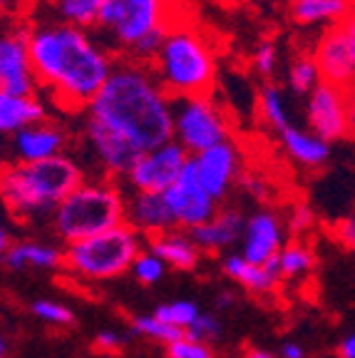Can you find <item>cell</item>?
Listing matches in <instances>:
<instances>
[{"mask_svg": "<svg viewBox=\"0 0 355 358\" xmlns=\"http://www.w3.org/2000/svg\"><path fill=\"white\" fill-rule=\"evenodd\" d=\"M340 358H355V331L345 336V341L340 343Z\"/></svg>", "mask_w": 355, "mask_h": 358, "instance_id": "43", "label": "cell"}, {"mask_svg": "<svg viewBox=\"0 0 355 358\" xmlns=\"http://www.w3.org/2000/svg\"><path fill=\"white\" fill-rule=\"evenodd\" d=\"M150 252L164 262V266H172L177 271H191L199 264V246L184 229H169L164 234H157L150 239Z\"/></svg>", "mask_w": 355, "mask_h": 358, "instance_id": "23", "label": "cell"}, {"mask_svg": "<svg viewBox=\"0 0 355 358\" xmlns=\"http://www.w3.org/2000/svg\"><path fill=\"white\" fill-rule=\"evenodd\" d=\"M278 140H281V147L286 150V155L294 159L298 167L305 169H318L328 162L331 157V145L323 142L321 137L311 132L305 127H286L283 132H278Z\"/></svg>", "mask_w": 355, "mask_h": 358, "instance_id": "22", "label": "cell"}, {"mask_svg": "<svg viewBox=\"0 0 355 358\" xmlns=\"http://www.w3.org/2000/svg\"><path fill=\"white\" fill-rule=\"evenodd\" d=\"M189 159L191 157L187 155V150L174 140H169L164 145L154 147V150H147L145 155L139 157L134 167L127 172L124 182H127L132 192L164 194L179 179V174L189 164Z\"/></svg>", "mask_w": 355, "mask_h": 358, "instance_id": "9", "label": "cell"}, {"mask_svg": "<svg viewBox=\"0 0 355 358\" xmlns=\"http://www.w3.org/2000/svg\"><path fill=\"white\" fill-rule=\"evenodd\" d=\"M335 239L355 252V217H345L335 224Z\"/></svg>", "mask_w": 355, "mask_h": 358, "instance_id": "39", "label": "cell"}, {"mask_svg": "<svg viewBox=\"0 0 355 358\" xmlns=\"http://www.w3.org/2000/svg\"><path fill=\"white\" fill-rule=\"evenodd\" d=\"M254 67H256V73L263 75V78H271V75L276 73V67H278V50H276V45H273L271 40L261 43L254 50Z\"/></svg>", "mask_w": 355, "mask_h": 358, "instance_id": "36", "label": "cell"}, {"mask_svg": "<svg viewBox=\"0 0 355 358\" xmlns=\"http://www.w3.org/2000/svg\"><path fill=\"white\" fill-rule=\"evenodd\" d=\"M164 199H167V207L172 212L177 229L184 231H191L196 227H201L204 222H209L219 209L217 201L211 199L204 187H201L191 159L182 169L177 182L164 192Z\"/></svg>", "mask_w": 355, "mask_h": 358, "instance_id": "11", "label": "cell"}, {"mask_svg": "<svg viewBox=\"0 0 355 358\" xmlns=\"http://www.w3.org/2000/svg\"><path fill=\"white\" fill-rule=\"evenodd\" d=\"M45 102L38 95L22 97L0 90V134H17L35 122H43Z\"/></svg>", "mask_w": 355, "mask_h": 358, "instance_id": "24", "label": "cell"}, {"mask_svg": "<svg viewBox=\"0 0 355 358\" xmlns=\"http://www.w3.org/2000/svg\"><path fill=\"white\" fill-rule=\"evenodd\" d=\"M350 217H355V201H353V214H350Z\"/></svg>", "mask_w": 355, "mask_h": 358, "instance_id": "48", "label": "cell"}, {"mask_svg": "<svg viewBox=\"0 0 355 358\" xmlns=\"http://www.w3.org/2000/svg\"><path fill=\"white\" fill-rule=\"evenodd\" d=\"M286 83H289L291 92H294V95H298V97H308L313 90L323 83L321 70H318L313 52H298V55L291 60Z\"/></svg>", "mask_w": 355, "mask_h": 358, "instance_id": "28", "label": "cell"}, {"mask_svg": "<svg viewBox=\"0 0 355 358\" xmlns=\"http://www.w3.org/2000/svg\"><path fill=\"white\" fill-rule=\"evenodd\" d=\"M65 145V129L60 124L50 122V120L35 122L30 127L20 129L17 134H13V155H15V162L20 164H35L52 159V157H60Z\"/></svg>", "mask_w": 355, "mask_h": 358, "instance_id": "18", "label": "cell"}, {"mask_svg": "<svg viewBox=\"0 0 355 358\" xmlns=\"http://www.w3.org/2000/svg\"><path fill=\"white\" fill-rule=\"evenodd\" d=\"M132 334L145 336V338H150V341H159V343H167L169 346V343L182 338L184 331L164 324V321L157 319L154 313H150V316H137V319H132Z\"/></svg>", "mask_w": 355, "mask_h": 358, "instance_id": "30", "label": "cell"}, {"mask_svg": "<svg viewBox=\"0 0 355 358\" xmlns=\"http://www.w3.org/2000/svg\"><path fill=\"white\" fill-rule=\"evenodd\" d=\"M244 227H246V217L239 207H219L217 214L209 222L191 229L189 236L199 246V252L219 254L231 249L244 236Z\"/></svg>", "mask_w": 355, "mask_h": 358, "instance_id": "20", "label": "cell"}, {"mask_svg": "<svg viewBox=\"0 0 355 358\" xmlns=\"http://www.w3.org/2000/svg\"><path fill=\"white\" fill-rule=\"evenodd\" d=\"M231 303H233L231 294H224V299H222V306H231Z\"/></svg>", "mask_w": 355, "mask_h": 358, "instance_id": "47", "label": "cell"}, {"mask_svg": "<svg viewBox=\"0 0 355 358\" xmlns=\"http://www.w3.org/2000/svg\"><path fill=\"white\" fill-rule=\"evenodd\" d=\"M278 268H281V279H296V276L308 274L313 268V252L300 239L289 241L278 252Z\"/></svg>", "mask_w": 355, "mask_h": 358, "instance_id": "29", "label": "cell"}, {"mask_svg": "<svg viewBox=\"0 0 355 358\" xmlns=\"http://www.w3.org/2000/svg\"><path fill=\"white\" fill-rule=\"evenodd\" d=\"M191 164H194L201 187L217 204L226 199L233 185L241 179V152L231 140L191 157Z\"/></svg>", "mask_w": 355, "mask_h": 358, "instance_id": "13", "label": "cell"}, {"mask_svg": "<svg viewBox=\"0 0 355 358\" xmlns=\"http://www.w3.org/2000/svg\"><path fill=\"white\" fill-rule=\"evenodd\" d=\"M259 112L261 120L273 129V132H283L286 127H291V107L278 85H263L259 92Z\"/></svg>", "mask_w": 355, "mask_h": 358, "instance_id": "27", "label": "cell"}, {"mask_svg": "<svg viewBox=\"0 0 355 358\" xmlns=\"http://www.w3.org/2000/svg\"><path fill=\"white\" fill-rule=\"evenodd\" d=\"M30 311H33V316H38L40 321H45V324H50V326H57V329L75 324L73 308H67L65 303H60V301H50V299L33 301Z\"/></svg>", "mask_w": 355, "mask_h": 358, "instance_id": "32", "label": "cell"}, {"mask_svg": "<svg viewBox=\"0 0 355 358\" xmlns=\"http://www.w3.org/2000/svg\"><path fill=\"white\" fill-rule=\"evenodd\" d=\"M348 129L355 134V85L348 87Z\"/></svg>", "mask_w": 355, "mask_h": 358, "instance_id": "42", "label": "cell"}, {"mask_svg": "<svg viewBox=\"0 0 355 358\" xmlns=\"http://www.w3.org/2000/svg\"><path fill=\"white\" fill-rule=\"evenodd\" d=\"M28 45L38 92L70 115L87 110L117 60L87 30L70 25H28Z\"/></svg>", "mask_w": 355, "mask_h": 358, "instance_id": "1", "label": "cell"}, {"mask_svg": "<svg viewBox=\"0 0 355 358\" xmlns=\"http://www.w3.org/2000/svg\"><path fill=\"white\" fill-rule=\"evenodd\" d=\"M164 262H161L159 257H154V254L147 249V252H139V257L134 259L132 264V271L134 279L139 281V284H145V286H152V284H159L161 276H164Z\"/></svg>", "mask_w": 355, "mask_h": 358, "instance_id": "33", "label": "cell"}, {"mask_svg": "<svg viewBox=\"0 0 355 358\" xmlns=\"http://www.w3.org/2000/svg\"><path fill=\"white\" fill-rule=\"evenodd\" d=\"M82 129H85V142H87L89 150H92L94 159H97V162L102 164V169L110 174V179L127 177V172L134 167V162L142 157V152H139L132 142L122 140L119 134L100 127V124L92 122V120L85 117Z\"/></svg>", "mask_w": 355, "mask_h": 358, "instance_id": "16", "label": "cell"}, {"mask_svg": "<svg viewBox=\"0 0 355 358\" xmlns=\"http://www.w3.org/2000/svg\"><path fill=\"white\" fill-rule=\"evenodd\" d=\"M167 356L169 358H214V351H211L209 343H201V341H194V338L182 336L179 341L167 346Z\"/></svg>", "mask_w": 355, "mask_h": 358, "instance_id": "35", "label": "cell"}, {"mask_svg": "<svg viewBox=\"0 0 355 358\" xmlns=\"http://www.w3.org/2000/svg\"><path fill=\"white\" fill-rule=\"evenodd\" d=\"M313 224H316V214L305 207V204H298V207L294 209V214L289 217V231L294 236H300V234H305V231H311Z\"/></svg>", "mask_w": 355, "mask_h": 358, "instance_id": "37", "label": "cell"}, {"mask_svg": "<svg viewBox=\"0 0 355 358\" xmlns=\"http://www.w3.org/2000/svg\"><path fill=\"white\" fill-rule=\"evenodd\" d=\"M343 30L348 33V38H350V45H353V50H355V3H353V8H350V13H348V17H345L343 22Z\"/></svg>", "mask_w": 355, "mask_h": 358, "instance_id": "41", "label": "cell"}, {"mask_svg": "<svg viewBox=\"0 0 355 358\" xmlns=\"http://www.w3.org/2000/svg\"><path fill=\"white\" fill-rule=\"evenodd\" d=\"M313 57H316L323 83L343 90L355 85V50L343 25H333L318 38Z\"/></svg>", "mask_w": 355, "mask_h": 358, "instance_id": "14", "label": "cell"}, {"mask_svg": "<svg viewBox=\"0 0 355 358\" xmlns=\"http://www.w3.org/2000/svg\"><path fill=\"white\" fill-rule=\"evenodd\" d=\"M157 83L172 100L209 97L217 85V52L209 38L191 25H174L150 62Z\"/></svg>", "mask_w": 355, "mask_h": 358, "instance_id": "5", "label": "cell"}, {"mask_svg": "<svg viewBox=\"0 0 355 358\" xmlns=\"http://www.w3.org/2000/svg\"><path fill=\"white\" fill-rule=\"evenodd\" d=\"M82 182V169L67 155L35 164L10 162L0 167V201L17 219L52 217L57 204Z\"/></svg>", "mask_w": 355, "mask_h": 358, "instance_id": "4", "label": "cell"}, {"mask_svg": "<svg viewBox=\"0 0 355 358\" xmlns=\"http://www.w3.org/2000/svg\"><path fill=\"white\" fill-rule=\"evenodd\" d=\"M94 351L107 353V356H115L124 348V336L117 334V331H102V334L94 336V343H92Z\"/></svg>", "mask_w": 355, "mask_h": 358, "instance_id": "38", "label": "cell"}, {"mask_svg": "<svg viewBox=\"0 0 355 358\" xmlns=\"http://www.w3.org/2000/svg\"><path fill=\"white\" fill-rule=\"evenodd\" d=\"M224 274L241 284L246 291L256 296H266L273 294L281 284V268H278V257L266 264H251L241 254H226L222 262Z\"/></svg>", "mask_w": 355, "mask_h": 358, "instance_id": "21", "label": "cell"}, {"mask_svg": "<svg viewBox=\"0 0 355 358\" xmlns=\"http://www.w3.org/2000/svg\"><path fill=\"white\" fill-rule=\"evenodd\" d=\"M10 249V234L6 231V227H0V257Z\"/></svg>", "mask_w": 355, "mask_h": 358, "instance_id": "44", "label": "cell"}, {"mask_svg": "<svg viewBox=\"0 0 355 358\" xmlns=\"http://www.w3.org/2000/svg\"><path fill=\"white\" fill-rule=\"evenodd\" d=\"M353 0H289L291 20L303 28L340 25L348 17Z\"/></svg>", "mask_w": 355, "mask_h": 358, "instance_id": "25", "label": "cell"}, {"mask_svg": "<svg viewBox=\"0 0 355 358\" xmlns=\"http://www.w3.org/2000/svg\"><path fill=\"white\" fill-rule=\"evenodd\" d=\"M278 358H305V351H303V346H300V343L289 341V343H283V346H281Z\"/></svg>", "mask_w": 355, "mask_h": 358, "instance_id": "40", "label": "cell"}, {"mask_svg": "<svg viewBox=\"0 0 355 358\" xmlns=\"http://www.w3.org/2000/svg\"><path fill=\"white\" fill-rule=\"evenodd\" d=\"M184 336H187V338H194V341H201V343H211L222 336V324H219V319L214 316V313L199 311V316L189 324V329L184 331Z\"/></svg>", "mask_w": 355, "mask_h": 358, "instance_id": "34", "label": "cell"}, {"mask_svg": "<svg viewBox=\"0 0 355 358\" xmlns=\"http://www.w3.org/2000/svg\"><path fill=\"white\" fill-rule=\"evenodd\" d=\"M127 227H132L139 236H152L164 234L169 229H177L174 217L167 207V199L164 194H157V192H132L127 196V219H124Z\"/></svg>", "mask_w": 355, "mask_h": 358, "instance_id": "19", "label": "cell"}, {"mask_svg": "<svg viewBox=\"0 0 355 358\" xmlns=\"http://www.w3.org/2000/svg\"><path fill=\"white\" fill-rule=\"evenodd\" d=\"M139 252H142L139 234L132 227L122 224L105 234L67 244L62 252V266L73 271L78 279L110 281L127 274Z\"/></svg>", "mask_w": 355, "mask_h": 358, "instance_id": "7", "label": "cell"}, {"mask_svg": "<svg viewBox=\"0 0 355 358\" xmlns=\"http://www.w3.org/2000/svg\"><path fill=\"white\" fill-rule=\"evenodd\" d=\"M107 0H33L30 25H70L94 30Z\"/></svg>", "mask_w": 355, "mask_h": 358, "instance_id": "17", "label": "cell"}, {"mask_svg": "<svg viewBox=\"0 0 355 358\" xmlns=\"http://www.w3.org/2000/svg\"><path fill=\"white\" fill-rule=\"evenodd\" d=\"M127 219V196L115 179L82 182L52 212V229L65 244L105 234Z\"/></svg>", "mask_w": 355, "mask_h": 358, "instance_id": "6", "label": "cell"}, {"mask_svg": "<svg viewBox=\"0 0 355 358\" xmlns=\"http://www.w3.org/2000/svg\"><path fill=\"white\" fill-rule=\"evenodd\" d=\"M85 117L132 142L142 155L172 140V97L145 62L115 60Z\"/></svg>", "mask_w": 355, "mask_h": 358, "instance_id": "2", "label": "cell"}, {"mask_svg": "<svg viewBox=\"0 0 355 358\" xmlns=\"http://www.w3.org/2000/svg\"><path fill=\"white\" fill-rule=\"evenodd\" d=\"M8 351H10V346H8L6 336H0V358H6V356H8Z\"/></svg>", "mask_w": 355, "mask_h": 358, "instance_id": "46", "label": "cell"}, {"mask_svg": "<svg viewBox=\"0 0 355 358\" xmlns=\"http://www.w3.org/2000/svg\"><path fill=\"white\" fill-rule=\"evenodd\" d=\"M177 25V0H107L100 13V45L119 60L150 65Z\"/></svg>", "mask_w": 355, "mask_h": 358, "instance_id": "3", "label": "cell"}, {"mask_svg": "<svg viewBox=\"0 0 355 358\" xmlns=\"http://www.w3.org/2000/svg\"><path fill=\"white\" fill-rule=\"evenodd\" d=\"M286 244V229L276 212L259 209L246 219L241 236V257L251 264H266L278 257Z\"/></svg>", "mask_w": 355, "mask_h": 358, "instance_id": "15", "label": "cell"}, {"mask_svg": "<svg viewBox=\"0 0 355 358\" xmlns=\"http://www.w3.org/2000/svg\"><path fill=\"white\" fill-rule=\"evenodd\" d=\"M246 358H276V356L263 351V348H249V351H246Z\"/></svg>", "mask_w": 355, "mask_h": 358, "instance_id": "45", "label": "cell"}, {"mask_svg": "<svg viewBox=\"0 0 355 358\" xmlns=\"http://www.w3.org/2000/svg\"><path fill=\"white\" fill-rule=\"evenodd\" d=\"M305 129H311L323 142L348 137V90L321 83L305 97Z\"/></svg>", "mask_w": 355, "mask_h": 358, "instance_id": "10", "label": "cell"}, {"mask_svg": "<svg viewBox=\"0 0 355 358\" xmlns=\"http://www.w3.org/2000/svg\"><path fill=\"white\" fill-rule=\"evenodd\" d=\"M154 316L164 324L174 326V329L187 331L189 324L199 316V308L191 301H172V303H161V306L154 308Z\"/></svg>", "mask_w": 355, "mask_h": 358, "instance_id": "31", "label": "cell"}, {"mask_svg": "<svg viewBox=\"0 0 355 358\" xmlns=\"http://www.w3.org/2000/svg\"><path fill=\"white\" fill-rule=\"evenodd\" d=\"M167 358H169V356H167Z\"/></svg>", "mask_w": 355, "mask_h": 358, "instance_id": "49", "label": "cell"}, {"mask_svg": "<svg viewBox=\"0 0 355 358\" xmlns=\"http://www.w3.org/2000/svg\"><path fill=\"white\" fill-rule=\"evenodd\" d=\"M0 90L10 95H38L33 60H30L28 25L0 35Z\"/></svg>", "mask_w": 355, "mask_h": 358, "instance_id": "12", "label": "cell"}, {"mask_svg": "<svg viewBox=\"0 0 355 358\" xmlns=\"http://www.w3.org/2000/svg\"><path fill=\"white\" fill-rule=\"evenodd\" d=\"M3 262L13 271L20 268H57L62 266V252L55 249L52 244H43V241H17L10 244Z\"/></svg>", "mask_w": 355, "mask_h": 358, "instance_id": "26", "label": "cell"}, {"mask_svg": "<svg viewBox=\"0 0 355 358\" xmlns=\"http://www.w3.org/2000/svg\"><path fill=\"white\" fill-rule=\"evenodd\" d=\"M172 140L196 157L211 147L231 140V124L224 110L209 97L172 100Z\"/></svg>", "mask_w": 355, "mask_h": 358, "instance_id": "8", "label": "cell"}]
</instances>
